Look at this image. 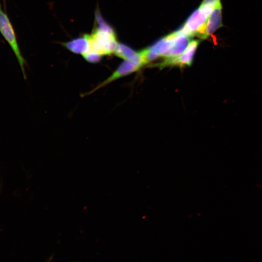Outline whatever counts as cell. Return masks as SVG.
<instances>
[{
  "label": "cell",
  "instance_id": "cell-2",
  "mask_svg": "<svg viewBox=\"0 0 262 262\" xmlns=\"http://www.w3.org/2000/svg\"><path fill=\"white\" fill-rule=\"evenodd\" d=\"M214 7L209 5H200L190 16L184 26L180 29L183 33L190 37L195 35L198 37L202 33L208 18Z\"/></svg>",
  "mask_w": 262,
  "mask_h": 262
},
{
  "label": "cell",
  "instance_id": "cell-1",
  "mask_svg": "<svg viewBox=\"0 0 262 262\" xmlns=\"http://www.w3.org/2000/svg\"><path fill=\"white\" fill-rule=\"evenodd\" d=\"M96 20L98 26L90 34H87L89 43L88 51L96 53L101 57L109 55L114 52L118 44L115 33L114 29L104 20L99 13H96Z\"/></svg>",
  "mask_w": 262,
  "mask_h": 262
},
{
  "label": "cell",
  "instance_id": "cell-4",
  "mask_svg": "<svg viewBox=\"0 0 262 262\" xmlns=\"http://www.w3.org/2000/svg\"><path fill=\"white\" fill-rule=\"evenodd\" d=\"M146 65L140 53L134 59L125 60L108 79L96 87L93 91L106 85L110 82L123 76L135 72Z\"/></svg>",
  "mask_w": 262,
  "mask_h": 262
},
{
  "label": "cell",
  "instance_id": "cell-5",
  "mask_svg": "<svg viewBox=\"0 0 262 262\" xmlns=\"http://www.w3.org/2000/svg\"><path fill=\"white\" fill-rule=\"evenodd\" d=\"M199 43V40H195L191 41L185 50L181 54L176 57L164 58V61L159 64L160 67L174 65L180 66H191Z\"/></svg>",
  "mask_w": 262,
  "mask_h": 262
},
{
  "label": "cell",
  "instance_id": "cell-3",
  "mask_svg": "<svg viewBox=\"0 0 262 262\" xmlns=\"http://www.w3.org/2000/svg\"><path fill=\"white\" fill-rule=\"evenodd\" d=\"M0 33L10 46L21 67L24 78H26V61L20 50L16 35L7 14L0 8Z\"/></svg>",
  "mask_w": 262,
  "mask_h": 262
},
{
  "label": "cell",
  "instance_id": "cell-10",
  "mask_svg": "<svg viewBox=\"0 0 262 262\" xmlns=\"http://www.w3.org/2000/svg\"><path fill=\"white\" fill-rule=\"evenodd\" d=\"M220 0H203L201 5H209L215 6Z\"/></svg>",
  "mask_w": 262,
  "mask_h": 262
},
{
  "label": "cell",
  "instance_id": "cell-7",
  "mask_svg": "<svg viewBox=\"0 0 262 262\" xmlns=\"http://www.w3.org/2000/svg\"><path fill=\"white\" fill-rule=\"evenodd\" d=\"M180 30V33L175 38L171 47L162 56L164 58H174L180 55L189 45L191 37Z\"/></svg>",
  "mask_w": 262,
  "mask_h": 262
},
{
  "label": "cell",
  "instance_id": "cell-8",
  "mask_svg": "<svg viewBox=\"0 0 262 262\" xmlns=\"http://www.w3.org/2000/svg\"><path fill=\"white\" fill-rule=\"evenodd\" d=\"M64 46L71 52L82 55L88 51L89 49L87 34L65 43Z\"/></svg>",
  "mask_w": 262,
  "mask_h": 262
},
{
  "label": "cell",
  "instance_id": "cell-6",
  "mask_svg": "<svg viewBox=\"0 0 262 262\" xmlns=\"http://www.w3.org/2000/svg\"><path fill=\"white\" fill-rule=\"evenodd\" d=\"M222 6L219 0L214 7L210 14L202 33L198 36L201 39H206L217 29L223 26L222 21Z\"/></svg>",
  "mask_w": 262,
  "mask_h": 262
},
{
  "label": "cell",
  "instance_id": "cell-9",
  "mask_svg": "<svg viewBox=\"0 0 262 262\" xmlns=\"http://www.w3.org/2000/svg\"><path fill=\"white\" fill-rule=\"evenodd\" d=\"M114 53L117 56L123 59L124 60H133L137 57L139 53L135 52L130 47L121 44H117Z\"/></svg>",
  "mask_w": 262,
  "mask_h": 262
}]
</instances>
